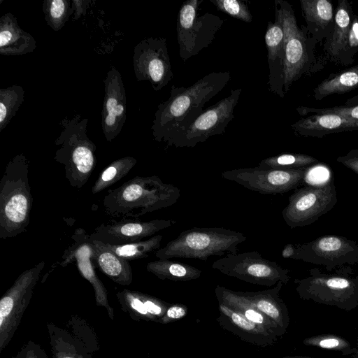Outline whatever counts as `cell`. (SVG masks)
<instances>
[{
  "label": "cell",
  "mask_w": 358,
  "mask_h": 358,
  "mask_svg": "<svg viewBox=\"0 0 358 358\" xmlns=\"http://www.w3.org/2000/svg\"><path fill=\"white\" fill-rule=\"evenodd\" d=\"M136 158L127 156L113 161L99 175L92 187V192L97 194L126 176L136 164Z\"/></svg>",
  "instance_id": "obj_29"
},
{
  "label": "cell",
  "mask_w": 358,
  "mask_h": 358,
  "mask_svg": "<svg viewBox=\"0 0 358 358\" xmlns=\"http://www.w3.org/2000/svg\"><path fill=\"white\" fill-rule=\"evenodd\" d=\"M336 162L358 175V148L352 149L344 155L337 157Z\"/></svg>",
  "instance_id": "obj_42"
},
{
  "label": "cell",
  "mask_w": 358,
  "mask_h": 358,
  "mask_svg": "<svg viewBox=\"0 0 358 358\" xmlns=\"http://www.w3.org/2000/svg\"><path fill=\"white\" fill-rule=\"evenodd\" d=\"M285 285L279 282L275 287L258 292H243L252 305L268 317L284 330L289 324L287 307L280 296V292Z\"/></svg>",
  "instance_id": "obj_25"
},
{
  "label": "cell",
  "mask_w": 358,
  "mask_h": 358,
  "mask_svg": "<svg viewBox=\"0 0 358 358\" xmlns=\"http://www.w3.org/2000/svg\"><path fill=\"white\" fill-rule=\"evenodd\" d=\"M212 268L220 273L243 281L271 287L290 280V270L282 268L276 262L262 257L257 251L228 254L215 260Z\"/></svg>",
  "instance_id": "obj_10"
},
{
  "label": "cell",
  "mask_w": 358,
  "mask_h": 358,
  "mask_svg": "<svg viewBox=\"0 0 358 358\" xmlns=\"http://www.w3.org/2000/svg\"><path fill=\"white\" fill-rule=\"evenodd\" d=\"M34 38L21 28L11 13L0 18V54L3 56H20L34 51Z\"/></svg>",
  "instance_id": "obj_23"
},
{
  "label": "cell",
  "mask_w": 358,
  "mask_h": 358,
  "mask_svg": "<svg viewBox=\"0 0 358 358\" xmlns=\"http://www.w3.org/2000/svg\"><path fill=\"white\" fill-rule=\"evenodd\" d=\"M275 15V21L268 23L264 36L269 68L268 84L272 92L283 97L284 32L280 15L276 9Z\"/></svg>",
  "instance_id": "obj_20"
},
{
  "label": "cell",
  "mask_w": 358,
  "mask_h": 358,
  "mask_svg": "<svg viewBox=\"0 0 358 358\" xmlns=\"http://www.w3.org/2000/svg\"><path fill=\"white\" fill-rule=\"evenodd\" d=\"M42 9L47 24L55 31L62 29L73 14L70 0H45Z\"/></svg>",
  "instance_id": "obj_33"
},
{
  "label": "cell",
  "mask_w": 358,
  "mask_h": 358,
  "mask_svg": "<svg viewBox=\"0 0 358 358\" xmlns=\"http://www.w3.org/2000/svg\"><path fill=\"white\" fill-rule=\"evenodd\" d=\"M230 79L229 71L212 72L187 87L173 85L169 97L158 105L154 115L151 129L155 140L165 143L171 134L191 122Z\"/></svg>",
  "instance_id": "obj_1"
},
{
  "label": "cell",
  "mask_w": 358,
  "mask_h": 358,
  "mask_svg": "<svg viewBox=\"0 0 358 358\" xmlns=\"http://www.w3.org/2000/svg\"><path fill=\"white\" fill-rule=\"evenodd\" d=\"M116 296L122 310L127 312L134 320L153 321L146 307V294L124 289L118 292Z\"/></svg>",
  "instance_id": "obj_34"
},
{
  "label": "cell",
  "mask_w": 358,
  "mask_h": 358,
  "mask_svg": "<svg viewBox=\"0 0 358 358\" xmlns=\"http://www.w3.org/2000/svg\"><path fill=\"white\" fill-rule=\"evenodd\" d=\"M358 87V65L322 81L314 90L315 99L320 101L334 94H343Z\"/></svg>",
  "instance_id": "obj_27"
},
{
  "label": "cell",
  "mask_w": 358,
  "mask_h": 358,
  "mask_svg": "<svg viewBox=\"0 0 358 358\" xmlns=\"http://www.w3.org/2000/svg\"><path fill=\"white\" fill-rule=\"evenodd\" d=\"M295 134L321 138L331 134L358 130V120L334 114H313L292 124Z\"/></svg>",
  "instance_id": "obj_21"
},
{
  "label": "cell",
  "mask_w": 358,
  "mask_h": 358,
  "mask_svg": "<svg viewBox=\"0 0 358 358\" xmlns=\"http://www.w3.org/2000/svg\"><path fill=\"white\" fill-rule=\"evenodd\" d=\"M291 259L332 271L358 263V243L345 236L324 235L308 243L295 244Z\"/></svg>",
  "instance_id": "obj_12"
},
{
  "label": "cell",
  "mask_w": 358,
  "mask_h": 358,
  "mask_svg": "<svg viewBox=\"0 0 358 358\" xmlns=\"http://www.w3.org/2000/svg\"><path fill=\"white\" fill-rule=\"evenodd\" d=\"M90 243L91 259L95 267L120 285L131 283L133 273L129 261L117 256L101 241L90 237Z\"/></svg>",
  "instance_id": "obj_24"
},
{
  "label": "cell",
  "mask_w": 358,
  "mask_h": 358,
  "mask_svg": "<svg viewBox=\"0 0 358 358\" xmlns=\"http://www.w3.org/2000/svg\"><path fill=\"white\" fill-rule=\"evenodd\" d=\"M72 243L66 249L60 265L66 266L74 262L81 274L93 287L96 303L106 308L110 319L114 318L113 308L108 300L107 290L95 271V266L91 259V246L90 234L83 228L75 230L71 236Z\"/></svg>",
  "instance_id": "obj_17"
},
{
  "label": "cell",
  "mask_w": 358,
  "mask_h": 358,
  "mask_svg": "<svg viewBox=\"0 0 358 358\" xmlns=\"http://www.w3.org/2000/svg\"><path fill=\"white\" fill-rule=\"evenodd\" d=\"M203 0L185 1L176 22L179 55L185 62L209 46L224 24V20L211 13H199Z\"/></svg>",
  "instance_id": "obj_8"
},
{
  "label": "cell",
  "mask_w": 358,
  "mask_h": 358,
  "mask_svg": "<svg viewBox=\"0 0 358 358\" xmlns=\"http://www.w3.org/2000/svg\"><path fill=\"white\" fill-rule=\"evenodd\" d=\"M357 348H356V358H358V338H357Z\"/></svg>",
  "instance_id": "obj_48"
},
{
  "label": "cell",
  "mask_w": 358,
  "mask_h": 358,
  "mask_svg": "<svg viewBox=\"0 0 358 358\" xmlns=\"http://www.w3.org/2000/svg\"><path fill=\"white\" fill-rule=\"evenodd\" d=\"M320 163V160L308 155L284 153L262 160L258 166L266 169H297L310 168Z\"/></svg>",
  "instance_id": "obj_32"
},
{
  "label": "cell",
  "mask_w": 358,
  "mask_h": 358,
  "mask_svg": "<svg viewBox=\"0 0 358 358\" xmlns=\"http://www.w3.org/2000/svg\"><path fill=\"white\" fill-rule=\"evenodd\" d=\"M337 201L334 179L331 177L324 182L296 189L282 211V218L291 229L308 226L331 210Z\"/></svg>",
  "instance_id": "obj_9"
},
{
  "label": "cell",
  "mask_w": 358,
  "mask_h": 358,
  "mask_svg": "<svg viewBox=\"0 0 358 358\" xmlns=\"http://www.w3.org/2000/svg\"><path fill=\"white\" fill-rule=\"evenodd\" d=\"M215 293L218 303L227 306L249 321L265 327L277 336L281 337L286 332L274 321L258 310L243 294V292L234 291L217 285Z\"/></svg>",
  "instance_id": "obj_22"
},
{
  "label": "cell",
  "mask_w": 358,
  "mask_h": 358,
  "mask_svg": "<svg viewBox=\"0 0 358 358\" xmlns=\"http://www.w3.org/2000/svg\"><path fill=\"white\" fill-rule=\"evenodd\" d=\"M188 308L182 303L171 304L159 323L166 324L180 320L187 314Z\"/></svg>",
  "instance_id": "obj_40"
},
{
  "label": "cell",
  "mask_w": 358,
  "mask_h": 358,
  "mask_svg": "<svg viewBox=\"0 0 358 358\" xmlns=\"http://www.w3.org/2000/svg\"><path fill=\"white\" fill-rule=\"evenodd\" d=\"M176 223L174 220L142 221L122 218L101 223L90 234V237L103 243L122 245L143 241Z\"/></svg>",
  "instance_id": "obj_16"
},
{
  "label": "cell",
  "mask_w": 358,
  "mask_h": 358,
  "mask_svg": "<svg viewBox=\"0 0 358 358\" xmlns=\"http://www.w3.org/2000/svg\"><path fill=\"white\" fill-rule=\"evenodd\" d=\"M24 99V90L21 85H13L0 89V132L15 117Z\"/></svg>",
  "instance_id": "obj_31"
},
{
  "label": "cell",
  "mask_w": 358,
  "mask_h": 358,
  "mask_svg": "<svg viewBox=\"0 0 358 358\" xmlns=\"http://www.w3.org/2000/svg\"><path fill=\"white\" fill-rule=\"evenodd\" d=\"M297 110L301 115L311 113H313L314 114H334L345 117L358 120V105L353 106H334L320 109L302 106L298 108Z\"/></svg>",
  "instance_id": "obj_39"
},
{
  "label": "cell",
  "mask_w": 358,
  "mask_h": 358,
  "mask_svg": "<svg viewBox=\"0 0 358 358\" xmlns=\"http://www.w3.org/2000/svg\"><path fill=\"white\" fill-rule=\"evenodd\" d=\"M307 22L324 28L333 18V6L328 0H300Z\"/></svg>",
  "instance_id": "obj_36"
},
{
  "label": "cell",
  "mask_w": 358,
  "mask_h": 358,
  "mask_svg": "<svg viewBox=\"0 0 358 358\" xmlns=\"http://www.w3.org/2000/svg\"><path fill=\"white\" fill-rule=\"evenodd\" d=\"M303 343L307 346L332 350L343 355L355 354L356 348L343 338L333 334L317 335L305 338Z\"/></svg>",
  "instance_id": "obj_37"
},
{
  "label": "cell",
  "mask_w": 358,
  "mask_h": 358,
  "mask_svg": "<svg viewBox=\"0 0 358 358\" xmlns=\"http://www.w3.org/2000/svg\"><path fill=\"white\" fill-rule=\"evenodd\" d=\"M242 90H231L230 94L203 110L186 126L171 134L165 143L176 148H194L210 137L224 133L234 118V108Z\"/></svg>",
  "instance_id": "obj_7"
},
{
  "label": "cell",
  "mask_w": 358,
  "mask_h": 358,
  "mask_svg": "<svg viewBox=\"0 0 358 358\" xmlns=\"http://www.w3.org/2000/svg\"><path fill=\"white\" fill-rule=\"evenodd\" d=\"M146 269L161 280L189 281L199 278L202 271L196 267L171 259H158L146 264Z\"/></svg>",
  "instance_id": "obj_26"
},
{
  "label": "cell",
  "mask_w": 358,
  "mask_h": 358,
  "mask_svg": "<svg viewBox=\"0 0 358 358\" xmlns=\"http://www.w3.org/2000/svg\"><path fill=\"white\" fill-rule=\"evenodd\" d=\"M217 10L243 21L251 22L252 16L247 4L239 0H210Z\"/></svg>",
  "instance_id": "obj_38"
},
{
  "label": "cell",
  "mask_w": 358,
  "mask_h": 358,
  "mask_svg": "<svg viewBox=\"0 0 358 358\" xmlns=\"http://www.w3.org/2000/svg\"><path fill=\"white\" fill-rule=\"evenodd\" d=\"M13 358H49L42 348L29 341Z\"/></svg>",
  "instance_id": "obj_41"
},
{
  "label": "cell",
  "mask_w": 358,
  "mask_h": 358,
  "mask_svg": "<svg viewBox=\"0 0 358 358\" xmlns=\"http://www.w3.org/2000/svg\"><path fill=\"white\" fill-rule=\"evenodd\" d=\"M241 232L224 227H197L184 230L155 252L158 259L173 258L206 261L210 257L236 254L245 241Z\"/></svg>",
  "instance_id": "obj_5"
},
{
  "label": "cell",
  "mask_w": 358,
  "mask_h": 358,
  "mask_svg": "<svg viewBox=\"0 0 358 358\" xmlns=\"http://www.w3.org/2000/svg\"><path fill=\"white\" fill-rule=\"evenodd\" d=\"M281 358H312V357H299V356H287V357H281Z\"/></svg>",
  "instance_id": "obj_47"
},
{
  "label": "cell",
  "mask_w": 358,
  "mask_h": 358,
  "mask_svg": "<svg viewBox=\"0 0 358 358\" xmlns=\"http://www.w3.org/2000/svg\"><path fill=\"white\" fill-rule=\"evenodd\" d=\"M308 168L266 169L257 166L222 172L221 177L263 194H278L296 189L305 180Z\"/></svg>",
  "instance_id": "obj_13"
},
{
  "label": "cell",
  "mask_w": 358,
  "mask_h": 358,
  "mask_svg": "<svg viewBox=\"0 0 358 358\" xmlns=\"http://www.w3.org/2000/svg\"><path fill=\"white\" fill-rule=\"evenodd\" d=\"M45 261L24 271L0 300V352L13 337L45 267Z\"/></svg>",
  "instance_id": "obj_11"
},
{
  "label": "cell",
  "mask_w": 358,
  "mask_h": 358,
  "mask_svg": "<svg viewBox=\"0 0 358 358\" xmlns=\"http://www.w3.org/2000/svg\"><path fill=\"white\" fill-rule=\"evenodd\" d=\"M162 238V235H156L146 240L122 245L103 243L120 257L131 261L148 257L152 252L157 251L161 246Z\"/></svg>",
  "instance_id": "obj_30"
},
{
  "label": "cell",
  "mask_w": 358,
  "mask_h": 358,
  "mask_svg": "<svg viewBox=\"0 0 358 358\" xmlns=\"http://www.w3.org/2000/svg\"><path fill=\"white\" fill-rule=\"evenodd\" d=\"M348 43L351 47L358 45V18L356 16L355 17L353 21H352L347 45Z\"/></svg>",
  "instance_id": "obj_44"
},
{
  "label": "cell",
  "mask_w": 358,
  "mask_h": 358,
  "mask_svg": "<svg viewBox=\"0 0 358 358\" xmlns=\"http://www.w3.org/2000/svg\"><path fill=\"white\" fill-rule=\"evenodd\" d=\"M284 32V91L287 92L293 82L301 76L308 60L305 38L299 29L292 5L282 0H275Z\"/></svg>",
  "instance_id": "obj_15"
},
{
  "label": "cell",
  "mask_w": 358,
  "mask_h": 358,
  "mask_svg": "<svg viewBox=\"0 0 358 358\" xmlns=\"http://www.w3.org/2000/svg\"><path fill=\"white\" fill-rule=\"evenodd\" d=\"M358 105V94L349 99L345 103V106H353Z\"/></svg>",
  "instance_id": "obj_46"
},
{
  "label": "cell",
  "mask_w": 358,
  "mask_h": 358,
  "mask_svg": "<svg viewBox=\"0 0 358 358\" xmlns=\"http://www.w3.org/2000/svg\"><path fill=\"white\" fill-rule=\"evenodd\" d=\"M133 66L138 81H148L155 91H159L173 79L166 39L147 37L134 49Z\"/></svg>",
  "instance_id": "obj_14"
},
{
  "label": "cell",
  "mask_w": 358,
  "mask_h": 358,
  "mask_svg": "<svg viewBox=\"0 0 358 358\" xmlns=\"http://www.w3.org/2000/svg\"><path fill=\"white\" fill-rule=\"evenodd\" d=\"M90 3L87 0H73L72 6L73 8V18L76 20L82 15H85L88 4Z\"/></svg>",
  "instance_id": "obj_43"
},
{
  "label": "cell",
  "mask_w": 358,
  "mask_h": 358,
  "mask_svg": "<svg viewBox=\"0 0 358 358\" xmlns=\"http://www.w3.org/2000/svg\"><path fill=\"white\" fill-rule=\"evenodd\" d=\"M29 160L16 155L8 163L0 182V238H14L27 231L33 204Z\"/></svg>",
  "instance_id": "obj_3"
},
{
  "label": "cell",
  "mask_w": 358,
  "mask_h": 358,
  "mask_svg": "<svg viewBox=\"0 0 358 358\" xmlns=\"http://www.w3.org/2000/svg\"><path fill=\"white\" fill-rule=\"evenodd\" d=\"M351 24L350 4L345 0H340L335 15L334 26L329 44V52L331 55H338L347 46Z\"/></svg>",
  "instance_id": "obj_28"
},
{
  "label": "cell",
  "mask_w": 358,
  "mask_h": 358,
  "mask_svg": "<svg viewBox=\"0 0 358 358\" xmlns=\"http://www.w3.org/2000/svg\"><path fill=\"white\" fill-rule=\"evenodd\" d=\"M180 197L178 187L157 176H136L110 190L102 203L109 217L137 219L173 206Z\"/></svg>",
  "instance_id": "obj_2"
},
{
  "label": "cell",
  "mask_w": 358,
  "mask_h": 358,
  "mask_svg": "<svg viewBox=\"0 0 358 358\" xmlns=\"http://www.w3.org/2000/svg\"><path fill=\"white\" fill-rule=\"evenodd\" d=\"M103 83L101 124L106 140L112 142L120 134L126 121V91L121 73L115 66H110Z\"/></svg>",
  "instance_id": "obj_18"
},
{
  "label": "cell",
  "mask_w": 358,
  "mask_h": 358,
  "mask_svg": "<svg viewBox=\"0 0 358 358\" xmlns=\"http://www.w3.org/2000/svg\"><path fill=\"white\" fill-rule=\"evenodd\" d=\"M51 345L52 346L53 358H91L90 352L80 347L76 340L66 336L64 331L62 334L51 331Z\"/></svg>",
  "instance_id": "obj_35"
},
{
  "label": "cell",
  "mask_w": 358,
  "mask_h": 358,
  "mask_svg": "<svg viewBox=\"0 0 358 358\" xmlns=\"http://www.w3.org/2000/svg\"><path fill=\"white\" fill-rule=\"evenodd\" d=\"M294 252V245L287 243L282 250V257L285 259H291Z\"/></svg>",
  "instance_id": "obj_45"
},
{
  "label": "cell",
  "mask_w": 358,
  "mask_h": 358,
  "mask_svg": "<svg viewBox=\"0 0 358 358\" xmlns=\"http://www.w3.org/2000/svg\"><path fill=\"white\" fill-rule=\"evenodd\" d=\"M88 118L76 115L64 117L62 129L55 141L58 146L54 159L64 166L65 177L73 187L81 189L88 181L96 166V147L87 136Z\"/></svg>",
  "instance_id": "obj_4"
},
{
  "label": "cell",
  "mask_w": 358,
  "mask_h": 358,
  "mask_svg": "<svg viewBox=\"0 0 358 358\" xmlns=\"http://www.w3.org/2000/svg\"><path fill=\"white\" fill-rule=\"evenodd\" d=\"M308 272V276L294 281L301 299L345 310L358 306V275L352 266L332 271L312 268Z\"/></svg>",
  "instance_id": "obj_6"
},
{
  "label": "cell",
  "mask_w": 358,
  "mask_h": 358,
  "mask_svg": "<svg viewBox=\"0 0 358 358\" xmlns=\"http://www.w3.org/2000/svg\"><path fill=\"white\" fill-rule=\"evenodd\" d=\"M219 316L216 320L222 328L240 338L242 341L266 348L278 341V336L265 327L255 324L227 306L218 303Z\"/></svg>",
  "instance_id": "obj_19"
}]
</instances>
